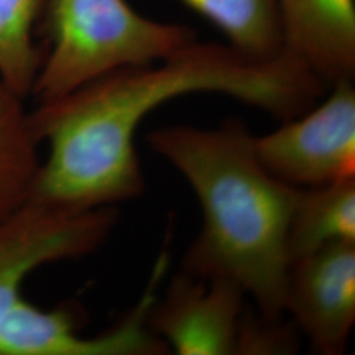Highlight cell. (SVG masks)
I'll return each instance as SVG.
<instances>
[{
  "mask_svg": "<svg viewBox=\"0 0 355 355\" xmlns=\"http://www.w3.org/2000/svg\"><path fill=\"white\" fill-rule=\"evenodd\" d=\"M343 242H355V178L300 189L287 233L290 262Z\"/></svg>",
  "mask_w": 355,
  "mask_h": 355,
  "instance_id": "10",
  "label": "cell"
},
{
  "mask_svg": "<svg viewBox=\"0 0 355 355\" xmlns=\"http://www.w3.org/2000/svg\"><path fill=\"white\" fill-rule=\"evenodd\" d=\"M51 51L32 95L51 101L120 69L155 64L195 41L189 26L161 23L127 0H46Z\"/></svg>",
  "mask_w": 355,
  "mask_h": 355,
  "instance_id": "3",
  "label": "cell"
},
{
  "mask_svg": "<svg viewBox=\"0 0 355 355\" xmlns=\"http://www.w3.org/2000/svg\"><path fill=\"white\" fill-rule=\"evenodd\" d=\"M283 311L315 353L343 354L355 322V242L292 262Z\"/></svg>",
  "mask_w": 355,
  "mask_h": 355,
  "instance_id": "7",
  "label": "cell"
},
{
  "mask_svg": "<svg viewBox=\"0 0 355 355\" xmlns=\"http://www.w3.org/2000/svg\"><path fill=\"white\" fill-rule=\"evenodd\" d=\"M328 86L286 53L255 61L230 45L196 40L155 64L98 78L29 112L41 162L31 202L61 212H86L139 198L145 179L135 139L162 104L209 92L288 120L304 114Z\"/></svg>",
  "mask_w": 355,
  "mask_h": 355,
  "instance_id": "1",
  "label": "cell"
},
{
  "mask_svg": "<svg viewBox=\"0 0 355 355\" xmlns=\"http://www.w3.org/2000/svg\"><path fill=\"white\" fill-rule=\"evenodd\" d=\"M245 292L233 282L180 271L148 315L153 333L179 355H236Z\"/></svg>",
  "mask_w": 355,
  "mask_h": 355,
  "instance_id": "8",
  "label": "cell"
},
{
  "mask_svg": "<svg viewBox=\"0 0 355 355\" xmlns=\"http://www.w3.org/2000/svg\"><path fill=\"white\" fill-rule=\"evenodd\" d=\"M254 139L245 123L228 120L216 129L159 128L148 144L184 177L202 208V228L182 270L233 282L262 318L278 320L291 266L287 233L300 189L265 170Z\"/></svg>",
  "mask_w": 355,
  "mask_h": 355,
  "instance_id": "2",
  "label": "cell"
},
{
  "mask_svg": "<svg viewBox=\"0 0 355 355\" xmlns=\"http://www.w3.org/2000/svg\"><path fill=\"white\" fill-rule=\"evenodd\" d=\"M297 333L292 321L268 320L262 318L255 308L245 306L236 355L293 354L299 347Z\"/></svg>",
  "mask_w": 355,
  "mask_h": 355,
  "instance_id": "14",
  "label": "cell"
},
{
  "mask_svg": "<svg viewBox=\"0 0 355 355\" xmlns=\"http://www.w3.org/2000/svg\"><path fill=\"white\" fill-rule=\"evenodd\" d=\"M283 53L328 87L354 79L355 0H277Z\"/></svg>",
  "mask_w": 355,
  "mask_h": 355,
  "instance_id": "9",
  "label": "cell"
},
{
  "mask_svg": "<svg viewBox=\"0 0 355 355\" xmlns=\"http://www.w3.org/2000/svg\"><path fill=\"white\" fill-rule=\"evenodd\" d=\"M168 255L158 257L152 278L139 303L114 328L83 337V313L76 305L44 309L21 296L0 324V355H164L167 345L148 325L157 299V286L165 277Z\"/></svg>",
  "mask_w": 355,
  "mask_h": 355,
  "instance_id": "5",
  "label": "cell"
},
{
  "mask_svg": "<svg viewBox=\"0 0 355 355\" xmlns=\"http://www.w3.org/2000/svg\"><path fill=\"white\" fill-rule=\"evenodd\" d=\"M215 24L228 45L255 61L283 53L277 0H180Z\"/></svg>",
  "mask_w": 355,
  "mask_h": 355,
  "instance_id": "12",
  "label": "cell"
},
{
  "mask_svg": "<svg viewBox=\"0 0 355 355\" xmlns=\"http://www.w3.org/2000/svg\"><path fill=\"white\" fill-rule=\"evenodd\" d=\"M42 0H0V76L19 95L32 94L41 66L33 26Z\"/></svg>",
  "mask_w": 355,
  "mask_h": 355,
  "instance_id": "13",
  "label": "cell"
},
{
  "mask_svg": "<svg viewBox=\"0 0 355 355\" xmlns=\"http://www.w3.org/2000/svg\"><path fill=\"white\" fill-rule=\"evenodd\" d=\"M330 89L325 101L254 139L261 165L288 186L318 189L355 178L354 86L343 80Z\"/></svg>",
  "mask_w": 355,
  "mask_h": 355,
  "instance_id": "4",
  "label": "cell"
},
{
  "mask_svg": "<svg viewBox=\"0 0 355 355\" xmlns=\"http://www.w3.org/2000/svg\"><path fill=\"white\" fill-rule=\"evenodd\" d=\"M119 221L116 207L69 214L31 202L0 221V324L38 268L95 253Z\"/></svg>",
  "mask_w": 355,
  "mask_h": 355,
  "instance_id": "6",
  "label": "cell"
},
{
  "mask_svg": "<svg viewBox=\"0 0 355 355\" xmlns=\"http://www.w3.org/2000/svg\"><path fill=\"white\" fill-rule=\"evenodd\" d=\"M23 99L0 76V221L31 203L42 162Z\"/></svg>",
  "mask_w": 355,
  "mask_h": 355,
  "instance_id": "11",
  "label": "cell"
}]
</instances>
